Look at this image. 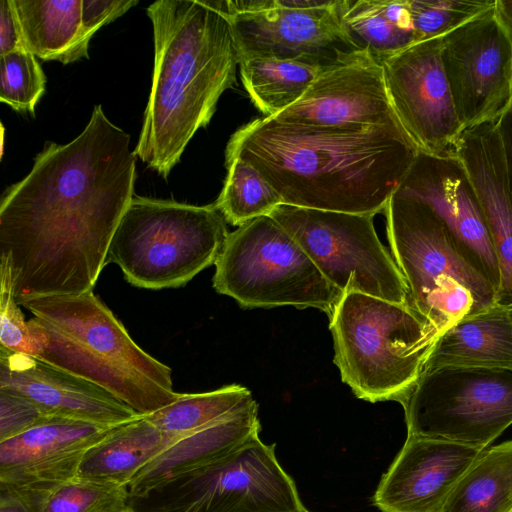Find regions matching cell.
Masks as SVG:
<instances>
[{"mask_svg":"<svg viewBox=\"0 0 512 512\" xmlns=\"http://www.w3.org/2000/svg\"><path fill=\"white\" fill-rule=\"evenodd\" d=\"M273 119L312 127H402L387 93L383 66L369 54L322 70L302 97Z\"/></svg>","mask_w":512,"mask_h":512,"instance_id":"obj_15","label":"cell"},{"mask_svg":"<svg viewBox=\"0 0 512 512\" xmlns=\"http://www.w3.org/2000/svg\"><path fill=\"white\" fill-rule=\"evenodd\" d=\"M153 25L154 70L134 153L167 178L220 96L236 82L238 57L224 1L159 0Z\"/></svg>","mask_w":512,"mask_h":512,"instance_id":"obj_3","label":"cell"},{"mask_svg":"<svg viewBox=\"0 0 512 512\" xmlns=\"http://www.w3.org/2000/svg\"><path fill=\"white\" fill-rule=\"evenodd\" d=\"M396 191L428 205L477 259L497 291L499 269L488 228L472 181L457 157L419 152Z\"/></svg>","mask_w":512,"mask_h":512,"instance_id":"obj_19","label":"cell"},{"mask_svg":"<svg viewBox=\"0 0 512 512\" xmlns=\"http://www.w3.org/2000/svg\"><path fill=\"white\" fill-rule=\"evenodd\" d=\"M0 390L34 403L46 416L113 428L138 415L101 386L38 357L0 347Z\"/></svg>","mask_w":512,"mask_h":512,"instance_id":"obj_17","label":"cell"},{"mask_svg":"<svg viewBox=\"0 0 512 512\" xmlns=\"http://www.w3.org/2000/svg\"><path fill=\"white\" fill-rule=\"evenodd\" d=\"M400 404L407 435L487 448L512 425V368L425 370Z\"/></svg>","mask_w":512,"mask_h":512,"instance_id":"obj_10","label":"cell"},{"mask_svg":"<svg viewBox=\"0 0 512 512\" xmlns=\"http://www.w3.org/2000/svg\"><path fill=\"white\" fill-rule=\"evenodd\" d=\"M46 418L48 416L30 400L0 390V442L26 432Z\"/></svg>","mask_w":512,"mask_h":512,"instance_id":"obj_34","label":"cell"},{"mask_svg":"<svg viewBox=\"0 0 512 512\" xmlns=\"http://www.w3.org/2000/svg\"><path fill=\"white\" fill-rule=\"evenodd\" d=\"M228 235L215 204L134 196L111 240L107 264L118 265L135 287L177 288L215 265Z\"/></svg>","mask_w":512,"mask_h":512,"instance_id":"obj_7","label":"cell"},{"mask_svg":"<svg viewBox=\"0 0 512 512\" xmlns=\"http://www.w3.org/2000/svg\"><path fill=\"white\" fill-rule=\"evenodd\" d=\"M137 4L138 0H82V26L85 36L91 40L102 26L114 21Z\"/></svg>","mask_w":512,"mask_h":512,"instance_id":"obj_35","label":"cell"},{"mask_svg":"<svg viewBox=\"0 0 512 512\" xmlns=\"http://www.w3.org/2000/svg\"><path fill=\"white\" fill-rule=\"evenodd\" d=\"M346 0L321 7L292 8L280 0H241V12L227 13L238 63L275 58L329 69L355 61L367 52L348 35L342 12Z\"/></svg>","mask_w":512,"mask_h":512,"instance_id":"obj_12","label":"cell"},{"mask_svg":"<svg viewBox=\"0 0 512 512\" xmlns=\"http://www.w3.org/2000/svg\"><path fill=\"white\" fill-rule=\"evenodd\" d=\"M127 498V487L76 477L49 495L43 512H123Z\"/></svg>","mask_w":512,"mask_h":512,"instance_id":"obj_31","label":"cell"},{"mask_svg":"<svg viewBox=\"0 0 512 512\" xmlns=\"http://www.w3.org/2000/svg\"><path fill=\"white\" fill-rule=\"evenodd\" d=\"M307 512H310V511H307Z\"/></svg>","mask_w":512,"mask_h":512,"instance_id":"obj_42","label":"cell"},{"mask_svg":"<svg viewBox=\"0 0 512 512\" xmlns=\"http://www.w3.org/2000/svg\"><path fill=\"white\" fill-rule=\"evenodd\" d=\"M397 119L420 152L456 157L464 128L441 58V37L414 43L383 63Z\"/></svg>","mask_w":512,"mask_h":512,"instance_id":"obj_14","label":"cell"},{"mask_svg":"<svg viewBox=\"0 0 512 512\" xmlns=\"http://www.w3.org/2000/svg\"><path fill=\"white\" fill-rule=\"evenodd\" d=\"M130 135L95 105L67 144L46 143L31 171L3 193L0 259L19 304L92 291L134 197Z\"/></svg>","mask_w":512,"mask_h":512,"instance_id":"obj_1","label":"cell"},{"mask_svg":"<svg viewBox=\"0 0 512 512\" xmlns=\"http://www.w3.org/2000/svg\"><path fill=\"white\" fill-rule=\"evenodd\" d=\"M213 287L244 308H317L329 317L342 293L271 216L229 233L215 263Z\"/></svg>","mask_w":512,"mask_h":512,"instance_id":"obj_8","label":"cell"},{"mask_svg":"<svg viewBox=\"0 0 512 512\" xmlns=\"http://www.w3.org/2000/svg\"><path fill=\"white\" fill-rule=\"evenodd\" d=\"M113 428L48 417L0 442V487L47 499L77 477L86 451Z\"/></svg>","mask_w":512,"mask_h":512,"instance_id":"obj_16","label":"cell"},{"mask_svg":"<svg viewBox=\"0 0 512 512\" xmlns=\"http://www.w3.org/2000/svg\"><path fill=\"white\" fill-rule=\"evenodd\" d=\"M441 58L464 130L512 103V37L495 5L442 36Z\"/></svg>","mask_w":512,"mask_h":512,"instance_id":"obj_13","label":"cell"},{"mask_svg":"<svg viewBox=\"0 0 512 512\" xmlns=\"http://www.w3.org/2000/svg\"><path fill=\"white\" fill-rule=\"evenodd\" d=\"M441 367L512 368L510 310L496 304L446 330L424 371Z\"/></svg>","mask_w":512,"mask_h":512,"instance_id":"obj_22","label":"cell"},{"mask_svg":"<svg viewBox=\"0 0 512 512\" xmlns=\"http://www.w3.org/2000/svg\"><path fill=\"white\" fill-rule=\"evenodd\" d=\"M329 319L342 381L372 403H400L441 336L411 304L359 292L343 294Z\"/></svg>","mask_w":512,"mask_h":512,"instance_id":"obj_6","label":"cell"},{"mask_svg":"<svg viewBox=\"0 0 512 512\" xmlns=\"http://www.w3.org/2000/svg\"><path fill=\"white\" fill-rule=\"evenodd\" d=\"M343 25L377 63L417 43L410 0H346Z\"/></svg>","mask_w":512,"mask_h":512,"instance_id":"obj_25","label":"cell"},{"mask_svg":"<svg viewBox=\"0 0 512 512\" xmlns=\"http://www.w3.org/2000/svg\"><path fill=\"white\" fill-rule=\"evenodd\" d=\"M384 212L409 302L440 335L496 305V288L477 259L428 205L395 190Z\"/></svg>","mask_w":512,"mask_h":512,"instance_id":"obj_5","label":"cell"},{"mask_svg":"<svg viewBox=\"0 0 512 512\" xmlns=\"http://www.w3.org/2000/svg\"><path fill=\"white\" fill-rule=\"evenodd\" d=\"M496 125L501 141L507 179L512 193V103L496 119Z\"/></svg>","mask_w":512,"mask_h":512,"instance_id":"obj_38","label":"cell"},{"mask_svg":"<svg viewBox=\"0 0 512 512\" xmlns=\"http://www.w3.org/2000/svg\"><path fill=\"white\" fill-rule=\"evenodd\" d=\"M275 445L255 437L198 470L144 494L129 496L126 512H307Z\"/></svg>","mask_w":512,"mask_h":512,"instance_id":"obj_9","label":"cell"},{"mask_svg":"<svg viewBox=\"0 0 512 512\" xmlns=\"http://www.w3.org/2000/svg\"><path fill=\"white\" fill-rule=\"evenodd\" d=\"M456 157L475 188L497 259L496 304L512 309V193L496 120L465 129Z\"/></svg>","mask_w":512,"mask_h":512,"instance_id":"obj_20","label":"cell"},{"mask_svg":"<svg viewBox=\"0 0 512 512\" xmlns=\"http://www.w3.org/2000/svg\"><path fill=\"white\" fill-rule=\"evenodd\" d=\"M256 402L195 433L177 440L145 465L127 486L138 496L183 474L198 470L239 449L259 436Z\"/></svg>","mask_w":512,"mask_h":512,"instance_id":"obj_21","label":"cell"},{"mask_svg":"<svg viewBox=\"0 0 512 512\" xmlns=\"http://www.w3.org/2000/svg\"><path fill=\"white\" fill-rule=\"evenodd\" d=\"M0 101L19 112L34 113L45 91L46 76L29 50L0 56Z\"/></svg>","mask_w":512,"mask_h":512,"instance_id":"obj_30","label":"cell"},{"mask_svg":"<svg viewBox=\"0 0 512 512\" xmlns=\"http://www.w3.org/2000/svg\"><path fill=\"white\" fill-rule=\"evenodd\" d=\"M20 305L34 316L33 356L101 386L140 416L177 398L171 369L134 342L93 290Z\"/></svg>","mask_w":512,"mask_h":512,"instance_id":"obj_4","label":"cell"},{"mask_svg":"<svg viewBox=\"0 0 512 512\" xmlns=\"http://www.w3.org/2000/svg\"><path fill=\"white\" fill-rule=\"evenodd\" d=\"M496 0H410L417 42L439 38L495 5Z\"/></svg>","mask_w":512,"mask_h":512,"instance_id":"obj_32","label":"cell"},{"mask_svg":"<svg viewBox=\"0 0 512 512\" xmlns=\"http://www.w3.org/2000/svg\"><path fill=\"white\" fill-rule=\"evenodd\" d=\"M123 512H126V511H123Z\"/></svg>","mask_w":512,"mask_h":512,"instance_id":"obj_41","label":"cell"},{"mask_svg":"<svg viewBox=\"0 0 512 512\" xmlns=\"http://www.w3.org/2000/svg\"><path fill=\"white\" fill-rule=\"evenodd\" d=\"M483 449L407 435L383 474L372 504L381 512H442L454 486Z\"/></svg>","mask_w":512,"mask_h":512,"instance_id":"obj_18","label":"cell"},{"mask_svg":"<svg viewBox=\"0 0 512 512\" xmlns=\"http://www.w3.org/2000/svg\"><path fill=\"white\" fill-rule=\"evenodd\" d=\"M238 65L251 101L269 118L297 102L323 70L299 61L262 57L246 59Z\"/></svg>","mask_w":512,"mask_h":512,"instance_id":"obj_27","label":"cell"},{"mask_svg":"<svg viewBox=\"0 0 512 512\" xmlns=\"http://www.w3.org/2000/svg\"><path fill=\"white\" fill-rule=\"evenodd\" d=\"M510 312H511V316H512V309L510 310Z\"/></svg>","mask_w":512,"mask_h":512,"instance_id":"obj_40","label":"cell"},{"mask_svg":"<svg viewBox=\"0 0 512 512\" xmlns=\"http://www.w3.org/2000/svg\"><path fill=\"white\" fill-rule=\"evenodd\" d=\"M28 50L12 0L0 1V56Z\"/></svg>","mask_w":512,"mask_h":512,"instance_id":"obj_36","label":"cell"},{"mask_svg":"<svg viewBox=\"0 0 512 512\" xmlns=\"http://www.w3.org/2000/svg\"><path fill=\"white\" fill-rule=\"evenodd\" d=\"M495 10L512 37V0H496Z\"/></svg>","mask_w":512,"mask_h":512,"instance_id":"obj_39","label":"cell"},{"mask_svg":"<svg viewBox=\"0 0 512 512\" xmlns=\"http://www.w3.org/2000/svg\"><path fill=\"white\" fill-rule=\"evenodd\" d=\"M254 402L246 387L232 384L210 392L178 394L173 402L145 417L162 432L182 438Z\"/></svg>","mask_w":512,"mask_h":512,"instance_id":"obj_28","label":"cell"},{"mask_svg":"<svg viewBox=\"0 0 512 512\" xmlns=\"http://www.w3.org/2000/svg\"><path fill=\"white\" fill-rule=\"evenodd\" d=\"M45 502L0 487V512H43Z\"/></svg>","mask_w":512,"mask_h":512,"instance_id":"obj_37","label":"cell"},{"mask_svg":"<svg viewBox=\"0 0 512 512\" xmlns=\"http://www.w3.org/2000/svg\"><path fill=\"white\" fill-rule=\"evenodd\" d=\"M27 49L36 57L69 64L88 58L82 0H12Z\"/></svg>","mask_w":512,"mask_h":512,"instance_id":"obj_24","label":"cell"},{"mask_svg":"<svg viewBox=\"0 0 512 512\" xmlns=\"http://www.w3.org/2000/svg\"><path fill=\"white\" fill-rule=\"evenodd\" d=\"M20 306L15 297L10 265L0 259V347L33 355L31 328Z\"/></svg>","mask_w":512,"mask_h":512,"instance_id":"obj_33","label":"cell"},{"mask_svg":"<svg viewBox=\"0 0 512 512\" xmlns=\"http://www.w3.org/2000/svg\"><path fill=\"white\" fill-rule=\"evenodd\" d=\"M269 216L342 294L359 292L410 304L404 276L376 234L374 215L281 204Z\"/></svg>","mask_w":512,"mask_h":512,"instance_id":"obj_11","label":"cell"},{"mask_svg":"<svg viewBox=\"0 0 512 512\" xmlns=\"http://www.w3.org/2000/svg\"><path fill=\"white\" fill-rule=\"evenodd\" d=\"M442 512H512V440L480 452L454 486Z\"/></svg>","mask_w":512,"mask_h":512,"instance_id":"obj_26","label":"cell"},{"mask_svg":"<svg viewBox=\"0 0 512 512\" xmlns=\"http://www.w3.org/2000/svg\"><path fill=\"white\" fill-rule=\"evenodd\" d=\"M419 149L402 127H312L261 117L230 137L225 157L253 166L283 204L375 215Z\"/></svg>","mask_w":512,"mask_h":512,"instance_id":"obj_2","label":"cell"},{"mask_svg":"<svg viewBox=\"0 0 512 512\" xmlns=\"http://www.w3.org/2000/svg\"><path fill=\"white\" fill-rule=\"evenodd\" d=\"M227 175L214 203L226 222L241 226L261 216H269L283 201L277 191L248 162L225 157Z\"/></svg>","mask_w":512,"mask_h":512,"instance_id":"obj_29","label":"cell"},{"mask_svg":"<svg viewBox=\"0 0 512 512\" xmlns=\"http://www.w3.org/2000/svg\"><path fill=\"white\" fill-rule=\"evenodd\" d=\"M179 439L140 416L114 427L89 448L82 458L77 477L127 487L145 465Z\"/></svg>","mask_w":512,"mask_h":512,"instance_id":"obj_23","label":"cell"}]
</instances>
